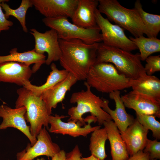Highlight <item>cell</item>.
I'll return each instance as SVG.
<instances>
[{"instance_id":"6da1fadb","label":"cell","mask_w":160,"mask_h":160,"mask_svg":"<svg viewBox=\"0 0 160 160\" xmlns=\"http://www.w3.org/2000/svg\"><path fill=\"white\" fill-rule=\"evenodd\" d=\"M59 42L61 65L78 81L85 80L90 68L95 63L99 43L88 44L77 39H59Z\"/></svg>"},{"instance_id":"7a4b0ae2","label":"cell","mask_w":160,"mask_h":160,"mask_svg":"<svg viewBox=\"0 0 160 160\" xmlns=\"http://www.w3.org/2000/svg\"><path fill=\"white\" fill-rule=\"evenodd\" d=\"M86 90H82L73 93L70 99L71 103H77L68 109L70 118L68 121L77 123L81 127L86 124L82 116L86 113H90L97 119L99 125L103 124L105 121L112 120L111 116L103 108L105 107L106 99L100 98L91 91V87L84 82Z\"/></svg>"},{"instance_id":"3957f363","label":"cell","mask_w":160,"mask_h":160,"mask_svg":"<svg viewBox=\"0 0 160 160\" xmlns=\"http://www.w3.org/2000/svg\"><path fill=\"white\" fill-rule=\"evenodd\" d=\"M139 53L133 54L120 48L99 43L95 63H112L119 72L133 79L146 74Z\"/></svg>"},{"instance_id":"277c9868","label":"cell","mask_w":160,"mask_h":160,"mask_svg":"<svg viewBox=\"0 0 160 160\" xmlns=\"http://www.w3.org/2000/svg\"><path fill=\"white\" fill-rule=\"evenodd\" d=\"M98 2L97 9L106 15L109 21L128 31L135 38L144 34L152 38L135 8H125L117 0H98Z\"/></svg>"},{"instance_id":"5b68a950","label":"cell","mask_w":160,"mask_h":160,"mask_svg":"<svg viewBox=\"0 0 160 160\" xmlns=\"http://www.w3.org/2000/svg\"><path fill=\"white\" fill-rule=\"evenodd\" d=\"M132 79L120 73L112 64L102 62L91 67L86 80L91 87L109 93L131 87Z\"/></svg>"},{"instance_id":"8992f818","label":"cell","mask_w":160,"mask_h":160,"mask_svg":"<svg viewBox=\"0 0 160 160\" xmlns=\"http://www.w3.org/2000/svg\"><path fill=\"white\" fill-rule=\"evenodd\" d=\"M18 98L15 108L24 106L26 112L25 120L30 123L31 135L36 138L42 126L48 129L49 116L45 104L40 97L36 96L30 90L24 87L17 90Z\"/></svg>"},{"instance_id":"52a82bcc","label":"cell","mask_w":160,"mask_h":160,"mask_svg":"<svg viewBox=\"0 0 160 160\" xmlns=\"http://www.w3.org/2000/svg\"><path fill=\"white\" fill-rule=\"evenodd\" d=\"M42 20L47 26L57 32L59 39H79L88 44L102 41L100 30L97 25L92 28H83L70 22L65 17H45Z\"/></svg>"},{"instance_id":"ba28073f","label":"cell","mask_w":160,"mask_h":160,"mask_svg":"<svg viewBox=\"0 0 160 160\" xmlns=\"http://www.w3.org/2000/svg\"><path fill=\"white\" fill-rule=\"evenodd\" d=\"M97 25L101 31L102 41L105 45L131 52L137 47L124 32V29L116 24L111 23L105 18L97 8L95 12Z\"/></svg>"},{"instance_id":"9c48e42d","label":"cell","mask_w":160,"mask_h":160,"mask_svg":"<svg viewBox=\"0 0 160 160\" xmlns=\"http://www.w3.org/2000/svg\"><path fill=\"white\" fill-rule=\"evenodd\" d=\"M67 117L57 114H55L54 116L49 115V123L50 127L48 129L49 132L64 135H68L73 137L80 136L86 137L91 132L100 128V126L92 127L91 125L92 122L95 123L97 121V118L93 116H88L84 119L85 122L88 124L83 127H81L76 123L62 121V119Z\"/></svg>"},{"instance_id":"30bf717a","label":"cell","mask_w":160,"mask_h":160,"mask_svg":"<svg viewBox=\"0 0 160 160\" xmlns=\"http://www.w3.org/2000/svg\"><path fill=\"white\" fill-rule=\"evenodd\" d=\"M30 31V33L35 39L34 49L36 52L41 54L46 52L48 54L45 63L49 65L53 61L59 60L61 52L57 32L52 29L44 33L39 32L35 28Z\"/></svg>"},{"instance_id":"8fae6325","label":"cell","mask_w":160,"mask_h":160,"mask_svg":"<svg viewBox=\"0 0 160 160\" xmlns=\"http://www.w3.org/2000/svg\"><path fill=\"white\" fill-rule=\"evenodd\" d=\"M37 141L32 146L28 144L26 148L17 154V160H33L36 157L45 155L52 157L60 150L59 146L53 143L45 127L37 135Z\"/></svg>"},{"instance_id":"7c38bea8","label":"cell","mask_w":160,"mask_h":160,"mask_svg":"<svg viewBox=\"0 0 160 160\" xmlns=\"http://www.w3.org/2000/svg\"><path fill=\"white\" fill-rule=\"evenodd\" d=\"M121 98L125 107L133 109L136 113L160 118V100L133 90Z\"/></svg>"},{"instance_id":"4fadbf2b","label":"cell","mask_w":160,"mask_h":160,"mask_svg":"<svg viewBox=\"0 0 160 160\" xmlns=\"http://www.w3.org/2000/svg\"><path fill=\"white\" fill-rule=\"evenodd\" d=\"M35 9L45 17L71 18L78 0H31Z\"/></svg>"},{"instance_id":"5bb4252c","label":"cell","mask_w":160,"mask_h":160,"mask_svg":"<svg viewBox=\"0 0 160 160\" xmlns=\"http://www.w3.org/2000/svg\"><path fill=\"white\" fill-rule=\"evenodd\" d=\"M26 110L25 107L12 108L7 105H0V117L3 121L0 124V130L11 127L21 131L28 138L32 146L36 143L37 139L32 136L30 132V126L26 123L25 115Z\"/></svg>"},{"instance_id":"9a60e30c","label":"cell","mask_w":160,"mask_h":160,"mask_svg":"<svg viewBox=\"0 0 160 160\" xmlns=\"http://www.w3.org/2000/svg\"><path fill=\"white\" fill-rule=\"evenodd\" d=\"M33 73L30 67L24 63L12 61L0 63V81L23 87L30 81Z\"/></svg>"},{"instance_id":"2e32d148","label":"cell","mask_w":160,"mask_h":160,"mask_svg":"<svg viewBox=\"0 0 160 160\" xmlns=\"http://www.w3.org/2000/svg\"><path fill=\"white\" fill-rule=\"evenodd\" d=\"M148 130L141 125L136 118L124 132L120 133L130 156L139 151H143L148 139Z\"/></svg>"},{"instance_id":"e0dca14e","label":"cell","mask_w":160,"mask_h":160,"mask_svg":"<svg viewBox=\"0 0 160 160\" xmlns=\"http://www.w3.org/2000/svg\"><path fill=\"white\" fill-rule=\"evenodd\" d=\"M78 81L71 73H69L63 80L44 92L40 96L44 102L49 115L52 109L56 108L58 103L64 99L67 92Z\"/></svg>"},{"instance_id":"ac0fdd59","label":"cell","mask_w":160,"mask_h":160,"mask_svg":"<svg viewBox=\"0 0 160 160\" xmlns=\"http://www.w3.org/2000/svg\"><path fill=\"white\" fill-rule=\"evenodd\" d=\"M110 98L115 101V109H111L108 106L109 101L106 99L105 107L103 109L108 113L114 121L120 133L125 131L127 128L134 121L133 116L128 114L121 99L120 92L116 91L109 93Z\"/></svg>"},{"instance_id":"d6986e66","label":"cell","mask_w":160,"mask_h":160,"mask_svg":"<svg viewBox=\"0 0 160 160\" xmlns=\"http://www.w3.org/2000/svg\"><path fill=\"white\" fill-rule=\"evenodd\" d=\"M98 4V0H78L77 7L71 18L72 23L85 28L97 26L95 15Z\"/></svg>"},{"instance_id":"ffe728a7","label":"cell","mask_w":160,"mask_h":160,"mask_svg":"<svg viewBox=\"0 0 160 160\" xmlns=\"http://www.w3.org/2000/svg\"><path fill=\"white\" fill-rule=\"evenodd\" d=\"M103 124L110 143L112 160H127L129 157L126 144L115 123L111 120Z\"/></svg>"},{"instance_id":"44dd1931","label":"cell","mask_w":160,"mask_h":160,"mask_svg":"<svg viewBox=\"0 0 160 160\" xmlns=\"http://www.w3.org/2000/svg\"><path fill=\"white\" fill-rule=\"evenodd\" d=\"M17 50V48H13L9 51V55L0 56V63L15 62L24 63L29 66L31 64H34L32 69L33 73H35L43 64L45 63V55L37 53L34 49L23 52H19Z\"/></svg>"},{"instance_id":"7402d4cb","label":"cell","mask_w":160,"mask_h":160,"mask_svg":"<svg viewBox=\"0 0 160 160\" xmlns=\"http://www.w3.org/2000/svg\"><path fill=\"white\" fill-rule=\"evenodd\" d=\"M132 90L152 97L160 100V80L153 75L146 74L132 79Z\"/></svg>"},{"instance_id":"603a6c76","label":"cell","mask_w":160,"mask_h":160,"mask_svg":"<svg viewBox=\"0 0 160 160\" xmlns=\"http://www.w3.org/2000/svg\"><path fill=\"white\" fill-rule=\"evenodd\" d=\"M50 68L52 71L44 84L38 86L32 84L29 81L26 83L23 87L30 90L36 96L40 97L44 92L64 79L69 73L64 69L59 70L54 63L51 64Z\"/></svg>"},{"instance_id":"cb8c5ba5","label":"cell","mask_w":160,"mask_h":160,"mask_svg":"<svg viewBox=\"0 0 160 160\" xmlns=\"http://www.w3.org/2000/svg\"><path fill=\"white\" fill-rule=\"evenodd\" d=\"M129 39L136 45L140 52L141 61H144L151 54L160 51V40L157 38H146L143 36Z\"/></svg>"},{"instance_id":"d4e9b609","label":"cell","mask_w":160,"mask_h":160,"mask_svg":"<svg viewBox=\"0 0 160 160\" xmlns=\"http://www.w3.org/2000/svg\"><path fill=\"white\" fill-rule=\"evenodd\" d=\"M92 132L89 145L91 155L101 160H104L107 157L105 148V142L108 139L106 129L104 127Z\"/></svg>"},{"instance_id":"484cf974","label":"cell","mask_w":160,"mask_h":160,"mask_svg":"<svg viewBox=\"0 0 160 160\" xmlns=\"http://www.w3.org/2000/svg\"><path fill=\"white\" fill-rule=\"evenodd\" d=\"M152 37L157 38L160 31V15L150 14L143 10L140 0H136L134 8Z\"/></svg>"},{"instance_id":"4316f807","label":"cell","mask_w":160,"mask_h":160,"mask_svg":"<svg viewBox=\"0 0 160 160\" xmlns=\"http://www.w3.org/2000/svg\"><path fill=\"white\" fill-rule=\"evenodd\" d=\"M1 6L5 12L4 14L7 19L10 16L15 17L20 22L23 31L25 33L28 32L26 25V14L28 8L33 6L31 0H22L19 7L15 9L10 8L4 2L1 3Z\"/></svg>"},{"instance_id":"83f0119b","label":"cell","mask_w":160,"mask_h":160,"mask_svg":"<svg viewBox=\"0 0 160 160\" xmlns=\"http://www.w3.org/2000/svg\"><path fill=\"white\" fill-rule=\"evenodd\" d=\"M136 119L144 127L151 130L153 137L157 140L160 139V123L153 116L136 113Z\"/></svg>"},{"instance_id":"f1b7e54d","label":"cell","mask_w":160,"mask_h":160,"mask_svg":"<svg viewBox=\"0 0 160 160\" xmlns=\"http://www.w3.org/2000/svg\"><path fill=\"white\" fill-rule=\"evenodd\" d=\"M143 151L144 153H148L150 160H154L160 159V142L155 139L151 140L147 139L145 148Z\"/></svg>"},{"instance_id":"f546056e","label":"cell","mask_w":160,"mask_h":160,"mask_svg":"<svg viewBox=\"0 0 160 160\" xmlns=\"http://www.w3.org/2000/svg\"><path fill=\"white\" fill-rule=\"evenodd\" d=\"M146 64L144 67L146 74L152 75L156 72L160 71V55H150L145 60Z\"/></svg>"},{"instance_id":"4dcf8cb0","label":"cell","mask_w":160,"mask_h":160,"mask_svg":"<svg viewBox=\"0 0 160 160\" xmlns=\"http://www.w3.org/2000/svg\"><path fill=\"white\" fill-rule=\"evenodd\" d=\"M9 1L8 0H0V33L3 31L9 30L10 27L13 24L12 22L6 18L1 6V4L2 2H8Z\"/></svg>"},{"instance_id":"1f68e13d","label":"cell","mask_w":160,"mask_h":160,"mask_svg":"<svg viewBox=\"0 0 160 160\" xmlns=\"http://www.w3.org/2000/svg\"><path fill=\"white\" fill-rule=\"evenodd\" d=\"M82 154L78 145L72 150L66 154V160H81Z\"/></svg>"},{"instance_id":"d6a6232c","label":"cell","mask_w":160,"mask_h":160,"mask_svg":"<svg viewBox=\"0 0 160 160\" xmlns=\"http://www.w3.org/2000/svg\"><path fill=\"white\" fill-rule=\"evenodd\" d=\"M127 160H150L149 153L140 151L137 153L130 156Z\"/></svg>"},{"instance_id":"836d02e7","label":"cell","mask_w":160,"mask_h":160,"mask_svg":"<svg viewBox=\"0 0 160 160\" xmlns=\"http://www.w3.org/2000/svg\"><path fill=\"white\" fill-rule=\"evenodd\" d=\"M66 154L64 150H60L52 157V160H66Z\"/></svg>"},{"instance_id":"e575fe53","label":"cell","mask_w":160,"mask_h":160,"mask_svg":"<svg viewBox=\"0 0 160 160\" xmlns=\"http://www.w3.org/2000/svg\"><path fill=\"white\" fill-rule=\"evenodd\" d=\"M81 160H101L97 158L94 156L91 155L89 157L84 158L83 157L81 158Z\"/></svg>"},{"instance_id":"d590c367","label":"cell","mask_w":160,"mask_h":160,"mask_svg":"<svg viewBox=\"0 0 160 160\" xmlns=\"http://www.w3.org/2000/svg\"><path fill=\"white\" fill-rule=\"evenodd\" d=\"M36 160H45L44 158H41L40 159L38 158Z\"/></svg>"},{"instance_id":"8d00e7d4","label":"cell","mask_w":160,"mask_h":160,"mask_svg":"<svg viewBox=\"0 0 160 160\" xmlns=\"http://www.w3.org/2000/svg\"></svg>"}]
</instances>
